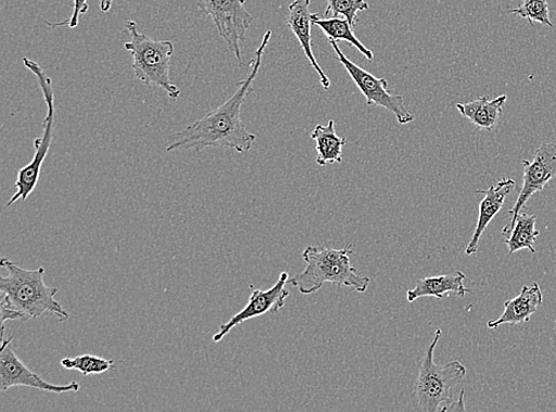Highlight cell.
Listing matches in <instances>:
<instances>
[{
    "label": "cell",
    "mask_w": 556,
    "mask_h": 412,
    "mask_svg": "<svg viewBox=\"0 0 556 412\" xmlns=\"http://www.w3.org/2000/svg\"><path fill=\"white\" fill-rule=\"evenodd\" d=\"M270 37L271 32H266L262 45L255 51L250 74L239 84L237 92L224 105L206 113L185 130L173 135L166 148L167 152L178 150L201 152L206 148H226L245 153L252 149L256 135L250 133L242 123L241 109L261 71Z\"/></svg>",
    "instance_id": "obj_1"
},
{
    "label": "cell",
    "mask_w": 556,
    "mask_h": 412,
    "mask_svg": "<svg viewBox=\"0 0 556 412\" xmlns=\"http://www.w3.org/2000/svg\"><path fill=\"white\" fill-rule=\"evenodd\" d=\"M8 276H0L2 304L16 309L27 320L54 315L59 321H67L70 313L56 301L58 288L46 285V269H22L15 262L3 259L0 262Z\"/></svg>",
    "instance_id": "obj_2"
},
{
    "label": "cell",
    "mask_w": 556,
    "mask_h": 412,
    "mask_svg": "<svg viewBox=\"0 0 556 412\" xmlns=\"http://www.w3.org/2000/svg\"><path fill=\"white\" fill-rule=\"evenodd\" d=\"M353 252L352 244L343 249L308 247L302 254L306 263L304 272L290 278L289 283L303 295L317 292L326 283L366 292L370 278L358 275L352 266Z\"/></svg>",
    "instance_id": "obj_3"
},
{
    "label": "cell",
    "mask_w": 556,
    "mask_h": 412,
    "mask_svg": "<svg viewBox=\"0 0 556 412\" xmlns=\"http://www.w3.org/2000/svg\"><path fill=\"white\" fill-rule=\"evenodd\" d=\"M442 336L443 330L438 328L433 341L426 350L418 378L414 384L410 401L413 409L418 412L450 411L456 402L457 386L468 373L467 367L459 362L435 364L434 350Z\"/></svg>",
    "instance_id": "obj_4"
},
{
    "label": "cell",
    "mask_w": 556,
    "mask_h": 412,
    "mask_svg": "<svg viewBox=\"0 0 556 412\" xmlns=\"http://www.w3.org/2000/svg\"><path fill=\"white\" fill-rule=\"evenodd\" d=\"M126 30L131 35V42L125 43V49L134 58L132 68L137 79L150 87L164 89L170 99L177 100L180 89L170 80L174 43L154 40L140 33L135 21L127 22Z\"/></svg>",
    "instance_id": "obj_5"
},
{
    "label": "cell",
    "mask_w": 556,
    "mask_h": 412,
    "mask_svg": "<svg viewBox=\"0 0 556 412\" xmlns=\"http://www.w3.org/2000/svg\"><path fill=\"white\" fill-rule=\"evenodd\" d=\"M24 66L27 67L37 79L43 93V98L47 104V117L43 123V133L41 137L35 139V154L31 162L18 172L17 179L15 183V195L7 203V209L17 201H27L33 195L38 183H40V176L42 172V165L48 157L51 143L54 139V127L56 118L55 108V92L53 82L47 75L40 64L27 58L23 59Z\"/></svg>",
    "instance_id": "obj_6"
},
{
    "label": "cell",
    "mask_w": 556,
    "mask_h": 412,
    "mask_svg": "<svg viewBox=\"0 0 556 412\" xmlns=\"http://www.w3.org/2000/svg\"><path fill=\"white\" fill-rule=\"evenodd\" d=\"M202 14L212 17L227 48L242 64V42L251 28L253 16L245 10V0H198Z\"/></svg>",
    "instance_id": "obj_7"
},
{
    "label": "cell",
    "mask_w": 556,
    "mask_h": 412,
    "mask_svg": "<svg viewBox=\"0 0 556 412\" xmlns=\"http://www.w3.org/2000/svg\"><path fill=\"white\" fill-rule=\"evenodd\" d=\"M329 43L348 74L351 75L359 92L365 96L368 107L377 105L392 112L397 123L401 125H406L414 121V115L407 109L404 97L395 96L388 91V83L386 79L374 76L349 60L338 42L329 40Z\"/></svg>",
    "instance_id": "obj_8"
},
{
    "label": "cell",
    "mask_w": 556,
    "mask_h": 412,
    "mask_svg": "<svg viewBox=\"0 0 556 412\" xmlns=\"http://www.w3.org/2000/svg\"><path fill=\"white\" fill-rule=\"evenodd\" d=\"M12 341L14 336L3 338L2 350H0V391L3 394L16 386H25L50 394H70L80 391L81 386L77 382L58 385L48 383L40 375L33 372L12 350Z\"/></svg>",
    "instance_id": "obj_9"
},
{
    "label": "cell",
    "mask_w": 556,
    "mask_h": 412,
    "mask_svg": "<svg viewBox=\"0 0 556 412\" xmlns=\"http://www.w3.org/2000/svg\"><path fill=\"white\" fill-rule=\"evenodd\" d=\"M289 280V273L283 272L280 274L276 285L268 290L255 289L251 286L253 291L248 305L240 313L232 316L227 324L219 326L218 332L213 337V341H223L232 329L242 325L245 321L263 316L267 313H278L286 305L287 299L290 296V291L287 289Z\"/></svg>",
    "instance_id": "obj_10"
},
{
    "label": "cell",
    "mask_w": 556,
    "mask_h": 412,
    "mask_svg": "<svg viewBox=\"0 0 556 412\" xmlns=\"http://www.w3.org/2000/svg\"><path fill=\"white\" fill-rule=\"evenodd\" d=\"M523 184L519 198L509 211L513 224L517 215L525 209L526 203L536 192L545 188L551 179L556 177V140L542 145L536 149L533 161H522Z\"/></svg>",
    "instance_id": "obj_11"
},
{
    "label": "cell",
    "mask_w": 556,
    "mask_h": 412,
    "mask_svg": "<svg viewBox=\"0 0 556 412\" xmlns=\"http://www.w3.org/2000/svg\"><path fill=\"white\" fill-rule=\"evenodd\" d=\"M515 187L516 183L513 178L504 177L500 183L491 186L486 190H477L478 195H484V199L480 203V216H478L476 229L467 250H465V254L471 255L478 251L484 230L500 213L504 201L511 195Z\"/></svg>",
    "instance_id": "obj_12"
},
{
    "label": "cell",
    "mask_w": 556,
    "mask_h": 412,
    "mask_svg": "<svg viewBox=\"0 0 556 412\" xmlns=\"http://www.w3.org/2000/svg\"><path fill=\"white\" fill-rule=\"evenodd\" d=\"M312 0H294L289 5V17L287 23L289 28L292 30L294 36L299 38V41L303 48L304 54L312 66L315 68L319 76V80L323 87L329 89L331 86L330 79L325 71L319 66L313 49V14L309 11Z\"/></svg>",
    "instance_id": "obj_13"
},
{
    "label": "cell",
    "mask_w": 556,
    "mask_h": 412,
    "mask_svg": "<svg viewBox=\"0 0 556 412\" xmlns=\"http://www.w3.org/2000/svg\"><path fill=\"white\" fill-rule=\"evenodd\" d=\"M543 295L536 282L525 286L516 298L504 302L503 314L494 321L488 322V328L497 329L503 325H520L530 321L542 305Z\"/></svg>",
    "instance_id": "obj_14"
},
{
    "label": "cell",
    "mask_w": 556,
    "mask_h": 412,
    "mask_svg": "<svg viewBox=\"0 0 556 412\" xmlns=\"http://www.w3.org/2000/svg\"><path fill=\"white\" fill-rule=\"evenodd\" d=\"M467 279L462 272L452 273L442 276L425 277L417 283V286L407 291V301L413 303L422 298H434L443 300L450 294L464 298L471 290L465 287Z\"/></svg>",
    "instance_id": "obj_15"
},
{
    "label": "cell",
    "mask_w": 556,
    "mask_h": 412,
    "mask_svg": "<svg viewBox=\"0 0 556 412\" xmlns=\"http://www.w3.org/2000/svg\"><path fill=\"white\" fill-rule=\"evenodd\" d=\"M507 99V96L495 99L482 97L467 104H457V109L463 117L468 118L480 130L493 132L500 123Z\"/></svg>",
    "instance_id": "obj_16"
},
{
    "label": "cell",
    "mask_w": 556,
    "mask_h": 412,
    "mask_svg": "<svg viewBox=\"0 0 556 412\" xmlns=\"http://www.w3.org/2000/svg\"><path fill=\"white\" fill-rule=\"evenodd\" d=\"M502 236L506 238L504 242L508 245L509 255L525 249L535 253L534 245L540 236V230L536 229V216L520 213L513 224L502 229Z\"/></svg>",
    "instance_id": "obj_17"
},
{
    "label": "cell",
    "mask_w": 556,
    "mask_h": 412,
    "mask_svg": "<svg viewBox=\"0 0 556 412\" xmlns=\"http://www.w3.org/2000/svg\"><path fill=\"white\" fill-rule=\"evenodd\" d=\"M316 141L317 164L325 166L328 164L342 163L343 148L348 143L346 138L336 134L334 122L329 121L328 125H317L312 134Z\"/></svg>",
    "instance_id": "obj_18"
},
{
    "label": "cell",
    "mask_w": 556,
    "mask_h": 412,
    "mask_svg": "<svg viewBox=\"0 0 556 412\" xmlns=\"http://www.w3.org/2000/svg\"><path fill=\"white\" fill-rule=\"evenodd\" d=\"M313 23L325 33L331 41H344L355 47L362 55L369 62L374 60L372 51L362 43L354 33L351 23L340 17L321 18L318 14H313Z\"/></svg>",
    "instance_id": "obj_19"
},
{
    "label": "cell",
    "mask_w": 556,
    "mask_h": 412,
    "mask_svg": "<svg viewBox=\"0 0 556 412\" xmlns=\"http://www.w3.org/2000/svg\"><path fill=\"white\" fill-rule=\"evenodd\" d=\"M61 366L66 370H76L83 376L102 375L114 366L113 360L101 358L93 354H84L75 358H64L61 360Z\"/></svg>",
    "instance_id": "obj_20"
},
{
    "label": "cell",
    "mask_w": 556,
    "mask_h": 412,
    "mask_svg": "<svg viewBox=\"0 0 556 412\" xmlns=\"http://www.w3.org/2000/svg\"><path fill=\"white\" fill-rule=\"evenodd\" d=\"M509 14L528 20L532 25L541 23L553 28L554 25L549 17V4L547 0H522L519 8L511 9Z\"/></svg>",
    "instance_id": "obj_21"
},
{
    "label": "cell",
    "mask_w": 556,
    "mask_h": 412,
    "mask_svg": "<svg viewBox=\"0 0 556 412\" xmlns=\"http://www.w3.org/2000/svg\"><path fill=\"white\" fill-rule=\"evenodd\" d=\"M369 4L367 0H328L326 17H343L352 27L358 23L357 14L359 11H367Z\"/></svg>",
    "instance_id": "obj_22"
},
{
    "label": "cell",
    "mask_w": 556,
    "mask_h": 412,
    "mask_svg": "<svg viewBox=\"0 0 556 412\" xmlns=\"http://www.w3.org/2000/svg\"><path fill=\"white\" fill-rule=\"evenodd\" d=\"M89 10L88 0H73V12L70 18L51 23L46 22L48 27L50 29H58V28H70L75 29L79 27L80 17L85 14H87Z\"/></svg>",
    "instance_id": "obj_23"
},
{
    "label": "cell",
    "mask_w": 556,
    "mask_h": 412,
    "mask_svg": "<svg viewBox=\"0 0 556 412\" xmlns=\"http://www.w3.org/2000/svg\"><path fill=\"white\" fill-rule=\"evenodd\" d=\"M113 0H100V9L106 14L112 9Z\"/></svg>",
    "instance_id": "obj_24"
},
{
    "label": "cell",
    "mask_w": 556,
    "mask_h": 412,
    "mask_svg": "<svg viewBox=\"0 0 556 412\" xmlns=\"http://www.w3.org/2000/svg\"><path fill=\"white\" fill-rule=\"evenodd\" d=\"M555 326H556V320H555ZM555 334H556V327H555Z\"/></svg>",
    "instance_id": "obj_25"
}]
</instances>
